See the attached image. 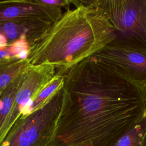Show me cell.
Masks as SVG:
<instances>
[{"mask_svg":"<svg viewBox=\"0 0 146 146\" xmlns=\"http://www.w3.org/2000/svg\"><path fill=\"white\" fill-rule=\"evenodd\" d=\"M76 8L67 10L34 44L27 60L30 65L54 66L63 74L99 51L115 38L106 15L81 0H71Z\"/></svg>","mask_w":146,"mask_h":146,"instance_id":"cell-2","label":"cell"},{"mask_svg":"<svg viewBox=\"0 0 146 146\" xmlns=\"http://www.w3.org/2000/svg\"><path fill=\"white\" fill-rule=\"evenodd\" d=\"M62 15L61 8L47 5L40 0L0 1V23L33 19L54 23Z\"/></svg>","mask_w":146,"mask_h":146,"instance_id":"cell-7","label":"cell"},{"mask_svg":"<svg viewBox=\"0 0 146 146\" xmlns=\"http://www.w3.org/2000/svg\"><path fill=\"white\" fill-rule=\"evenodd\" d=\"M13 55L10 52L9 47L3 50H0V61L9 59L13 57Z\"/></svg>","mask_w":146,"mask_h":146,"instance_id":"cell-15","label":"cell"},{"mask_svg":"<svg viewBox=\"0 0 146 146\" xmlns=\"http://www.w3.org/2000/svg\"><path fill=\"white\" fill-rule=\"evenodd\" d=\"M92 56L146 90V53L108 44Z\"/></svg>","mask_w":146,"mask_h":146,"instance_id":"cell-6","label":"cell"},{"mask_svg":"<svg viewBox=\"0 0 146 146\" xmlns=\"http://www.w3.org/2000/svg\"><path fill=\"white\" fill-rule=\"evenodd\" d=\"M145 98H146V90H145Z\"/></svg>","mask_w":146,"mask_h":146,"instance_id":"cell-18","label":"cell"},{"mask_svg":"<svg viewBox=\"0 0 146 146\" xmlns=\"http://www.w3.org/2000/svg\"><path fill=\"white\" fill-rule=\"evenodd\" d=\"M63 74L50 146H111L146 114V90L92 55Z\"/></svg>","mask_w":146,"mask_h":146,"instance_id":"cell-1","label":"cell"},{"mask_svg":"<svg viewBox=\"0 0 146 146\" xmlns=\"http://www.w3.org/2000/svg\"><path fill=\"white\" fill-rule=\"evenodd\" d=\"M56 69L49 64L30 65L25 71L22 83L14 100L9 117L10 129L17 120L30 114L33 100L54 77Z\"/></svg>","mask_w":146,"mask_h":146,"instance_id":"cell-5","label":"cell"},{"mask_svg":"<svg viewBox=\"0 0 146 146\" xmlns=\"http://www.w3.org/2000/svg\"><path fill=\"white\" fill-rule=\"evenodd\" d=\"M30 66L26 59L17 56L0 61V95L14 79L26 71Z\"/></svg>","mask_w":146,"mask_h":146,"instance_id":"cell-10","label":"cell"},{"mask_svg":"<svg viewBox=\"0 0 146 146\" xmlns=\"http://www.w3.org/2000/svg\"><path fill=\"white\" fill-rule=\"evenodd\" d=\"M111 146H146V114Z\"/></svg>","mask_w":146,"mask_h":146,"instance_id":"cell-11","label":"cell"},{"mask_svg":"<svg viewBox=\"0 0 146 146\" xmlns=\"http://www.w3.org/2000/svg\"><path fill=\"white\" fill-rule=\"evenodd\" d=\"M30 48L29 43L25 38L19 39L9 46L13 56L20 59H26Z\"/></svg>","mask_w":146,"mask_h":146,"instance_id":"cell-13","label":"cell"},{"mask_svg":"<svg viewBox=\"0 0 146 146\" xmlns=\"http://www.w3.org/2000/svg\"><path fill=\"white\" fill-rule=\"evenodd\" d=\"M53 22L44 19H23L0 23V34L7 39L8 47L17 40L25 38L30 46L39 39Z\"/></svg>","mask_w":146,"mask_h":146,"instance_id":"cell-8","label":"cell"},{"mask_svg":"<svg viewBox=\"0 0 146 146\" xmlns=\"http://www.w3.org/2000/svg\"><path fill=\"white\" fill-rule=\"evenodd\" d=\"M72 146H84V145L82 144H78L74 145H72Z\"/></svg>","mask_w":146,"mask_h":146,"instance_id":"cell-17","label":"cell"},{"mask_svg":"<svg viewBox=\"0 0 146 146\" xmlns=\"http://www.w3.org/2000/svg\"><path fill=\"white\" fill-rule=\"evenodd\" d=\"M25 72V71L15 78L0 95V145L10 130L9 117L15 95L22 83Z\"/></svg>","mask_w":146,"mask_h":146,"instance_id":"cell-9","label":"cell"},{"mask_svg":"<svg viewBox=\"0 0 146 146\" xmlns=\"http://www.w3.org/2000/svg\"><path fill=\"white\" fill-rule=\"evenodd\" d=\"M97 8L115 29L110 44L146 53V0H81Z\"/></svg>","mask_w":146,"mask_h":146,"instance_id":"cell-3","label":"cell"},{"mask_svg":"<svg viewBox=\"0 0 146 146\" xmlns=\"http://www.w3.org/2000/svg\"><path fill=\"white\" fill-rule=\"evenodd\" d=\"M8 47V43L6 38L0 34V50H3Z\"/></svg>","mask_w":146,"mask_h":146,"instance_id":"cell-16","label":"cell"},{"mask_svg":"<svg viewBox=\"0 0 146 146\" xmlns=\"http://www.w3.org/2000/svg\"><path fill=\"white\" fill-rule=\"evenodd\" d=\"M62 98V88L43 107L19 117L0 146H50L60 111Z\"/></svg>","mask_w":146,"mask_h":146,"instance_id":"cell-4","label":"cell"},{"mask_svg":"<svg viewBox=\"0 0 146 146\" xmlns=\"http://www.w3.org/2000/svg\"><path fill=\"white\" fill-rule=\"evenodd\" d=\"M41 2L46 4L47 5L64 8L66 10H69L70 3H71V0H40Z\"/></svg>","mask_w":146,"mask_h":146,"instance_id":"cell-14","label":"cell"},{"mask_svg":"<svg viewBox=\"0 0 146 146\" xmlns=\"http://www.w3.org/2000/svg\"><path fill=\"white\" fill-rule=\"evenodd\" d=\"M64 75L56 74L49 84L33 100L30 107V113L43 107L60 90L64 83Z\"/></svg>","mask_w":146,"mask_h":146,"instance_id":"cell-12","label":"cell"}]
</instances>
